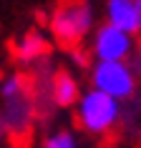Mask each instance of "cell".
<instances>
[{
    "mask_svg": "<svg viewBox=\"0 0 141 148\" xmlns=\"http://www.w3.org/2000/svg\"><path fill=\"white\" fill-rule=\"evenodd\" d=\"M73 116H76V125L83 133L103 138V136H111L118 125L124 123L126 108H124V103H118L116 98L88 88V90L81 93L78 103L73 108Z\"/></svg>",
    "mask_w": 141,
    "mask_h": 148,
    "instance_id": "6da1fadb",
    "label": "cell"
},
{
    "mask_svg": "<svg viewBox=\"0 0 141 148\" xmlns=\"http://www.w3.org/2000/svg\"><path fill=\"white\" fill-rule=\"evenodd\" d=\"M96 15L88 0H63L53 10L48 20L50 35L63 48H78L88 35H93Z\"/></svg>",
    "mask_w": 141,
    "mask_h": 148,
    "instance_id": "7a4b0ae2",
    "label": "cell"
},
{
    "mask_svg": "<svg viewBox=\"0 0 141 148\" xmlns=\"http://www.w3.org/2000/svg\"><path fill=\"white\" fill-rule=\"evenodd\" d=\"M88 78H91V88L101 90V93L116 98L118 103L133 101L136 90H139V75L133 70L131 63H98L93 60L88 68Z\"/></svg>",
    "mask_w": 141,
    "mask_h": 148,
    "instance_id": "3957f363",
    "label": "cell"
},
{
    "mask_svg": "<svg viewBox=\"0 0 141 148\" xmlns=\"http://www.w3.org/2000/svg\"><path fill=\"white\" fill-rule=\"evenodd\" d=\"M38 121V108L33 101V93L15 98V101L0 103V128L5 131V138L15 146H23L30 138Z\"/></svg>",
    "mask_w": 141,
    "mask_h": 148,
    "instance_id": "277c9868",
    "label": "cell"
},
{
    "mask_svg": "<svg viewBox=\"0 0 141 148\" xmlns=\"http://www.w3.org/2000/svg\"><path fill=\"white\" fill-rule=\"evenodd\" d=\"M136 53L133 35L103 23L91 35V58L98 63H129Z\"/></svg>",
    "mask_w": 141,
    "mask_h": 148,
    "instance_id": "5b68a950",
    "label": "cell"
},
{
    "mask_svg": "<svg viewBox=\"0 0 141 148\" xmlns=\"http://www.w3.org/2000/svg\"><path fill=\"white\" fill-rule=\"evenodd\" d=\"M48 53H50V40L40 30H25L13 45L15 60L23 63V65H35L38 68L48 60Z\"/></svg>",
    "mask_w": 141,
    "mask_h": 148,
    "instance_id": "8992f818",
    "label": "cell"
},
{
    "mask_svg": "<svg viewBox=\"0 0 141 148\" xmlns=\"http://www.w3.org/2000/svg\"><path fill=\"white\" fill-rule=\"evenodd\" d=\"M106 23L129 33L141 35V8L136 0H106Z\"/></svg>",
    "mask_w": 141,
    "mask_h": 148,
    "instance_id": "52a82bcc",
    "label": "cell"
},
{
    "mask_svg": "<svg viewBox=\"0 0 141 148\" xmlns=\"http://www.w3.org/2000/svg\"><path fill=\"white\" fill-rule=\"evenodd\" d=\"M33 93L30 88V78L25 75V73H8V75H3L0 78V103L5 101H15V98H23V95Z\"/></svg>",
    "mask_w": 141,
    "mask_h": 148,
    "instance_id": "ba28073f",
    "label": "cell"
},
{
    "mask_svg": "<svg viewBox=\"0 0 141 148\" xmlns=\"http://www.w3.org/2000/svg\"><path fill=\"white\" fill-rule=\"evenodd\" d=\"M40 148H81V143H78V138H76V133H73V131L61 128V131L48 133Z\"/></svg>",
    "mask_w": 141,
    "mask_h": 148,
    "instance_id": "9c48e42d",
    "label": "cell"
},
{
    "mask_svg": "<svg viewBox=\"0 0 141 148\" xmlns=\"http://www.w3.org/2000/svg\"><path fill=\"white\" fill-rule=\"evenodd\" d=\"M5 140H8V138H5V131L0 128V143H5Z\"/></svg>",
    "mask_w": 141,
    "mask_h": 148,
    "instance_id": "30bf717a",
    "label": "cell"
},
{
    "mask_svg": "<svg viewBox=\"0 0 141 148\" xmlns=\"http://www.w3.org/2000/svg\"><path fill=\"white\" fill-rule=\"evenodd\" d=\"M136 3H139V8H141V0H136Z\"/></svg>",
    "mask_w": 141,
    "mask_h": 148,
    "instance_id": "8fae6325",
    "label": "cell"
}]
</instances>
